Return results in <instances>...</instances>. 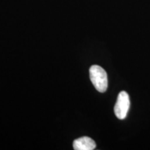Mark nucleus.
<instances>
[{
  "mask_svg": "<svg viewBox=\"0 0 150 150\" xmlns=\"http://www.w3.org/2000/svg\"><path fill=\"white\" fill-rule=\"evenodd\" d=\"M92 83L97 91L104 93L108 88V77L106 71L99 65H94L89 70Z\"/></svg>",
  "mask_w": 150,
  "mask_h": 150,
  "instance_id": "1",
  "label": "nucleus"
},
{
  "mask_svg": "<svg viewBox=\"0 0 150 150\" xmlns=\"http://www.w3.org/2000/svg\"><path fill=\"white\" fill-rule=\"evenodd\" d=\"M130 107V99L127 92L122 91L117 96L116 104L114 107V112L118 119L124 120L126 118Z\"/></svg>",
  "mask_w": 150,
  "mask_h": 150,
  "instance_id": "2",
  "label": "nucleus"
},
{
  "mask_svg": "<svg viewBox=\"0 0 150 150\" xmlns=\"http://www.w3.org/2000/svg\"><path fill=\"white\" fill-rule=\"evenodd\" d=\"M73 147L75 150H93L96 147V144L92 138L84 136L75 140Z\"/></svg>",
  "mask_w": 150,
  "mask_h": 150,
  "instance_id": "3",
  "label": "nucleus"
}]
</instances>
